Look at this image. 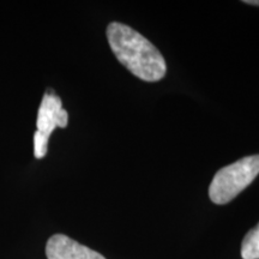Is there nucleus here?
I'll list each match as a JSON object with an SVG mask.
<instances>
[{
    "instance_id": "obj_4",
    "label": "nucleus",
    "mask_w": 259,
    "mask_h": 259,
    "mask_svg": "<svg viewBox=\"0 0 259 259\" xmlns=\"http://www.w3.org/2000/svg\"><path fill=\"white\" fill-rule=\"evenodd\" d=\"M46 255L47 259H106L99 252L64 234L51 236L46 245Z\"/></svg>"
},
{
    "instance_id": "obj_6",
    "label": "nucleus",
    "mask_w": 259,
    "mask_h": 259,
    "mask_svg": "<svg viewBox=\"0 0 259 259\" xmlns=\"http://www.w3.org/2000/svg\"><path fill=\"white\" fill-rule=\"evenodd\" d=\"M245 4H250V5H255L259 6V0H245Z\"/></svg>"
},
{
    "instance_id": "obj_2",
    "label": "nucleus",
    "mask_w": 259,
    "mask_h": 259,
    "mask_svg": "<svg viewBox=\"0 0 259 259\" xmlns=\"http://www.w3.org/2000/svg\"><path fill=\"white\" fill-rule=\"evenodd\" d=\"M259 174V155L240 158L220 169L209 187V197L218 205L229 203L252 184Z\"/></svg>"
},
{
    "instance_id": "obj_1",
    "label": "nucleus",
    "mask_w": 259,
    "mask_h": 259,
    "mask_svg": "<svg viewBox=\"0 0 259 259\" xmlns=\"http://www.w3.org/2000/svg\"><path fill=\"white\" fill-rule=\"evenodd\" d=\"M107 38L116 59L139 79L157 82L166 76V60L160 51L131 27L112 22L107 28Z\"/></svg>"
},
{
    "instance_id": "obj_3",
    "label": "nucleus",
    "mask_w": 259,
    "mask_h": 259,
    "mask_svg": "<svg viewBox=\"0 0 259 259\" xmlns=\"http://www.w3.org/2000/svg\"><path fill=\"white\" fill-rule=\"evenodd\" d=\"M69 124V114L63 108L61 99L53 90L45 93L38 108L36 126L34 134V155L36 158L46 156L48 151V141L52 132L57 127H66Z\"/></svg>"
},
{
    "instance_id": "obj_5",
    "label": "nucleus",
    "mask_w": 259,
    "mask_h": 259,
    "mask_svg": "<svg viewBox=\"0 0 259 259\" xmlns=\"http://www.w3.org/2000/svg\"><path fill=\"white\" fill-rule=\"evenodd\" d=\"M242 259H259V223L245 235L241 244Z\"/></svg>"
}]
</instances>
